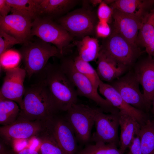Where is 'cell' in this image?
<instances>
[{
    "label": "cell",
    "instance_id": "6da1fadb",
    "mask_svg": "<svg viewBox=\"0 0 154 154\" xmlns=\"http://www.w3.org/2000/svg\"><path fill=\"white\" fill-rule=\"evenodd\" d=\"M38 74V82L47 89L58 112H66L77 103L78 95L75 88L60 65L48 63Z\"/></svg>",
    "mask_w": 154,
    "mask_h": 154
},
{
    "label": "cell",
    "instance_id": "7a4b0ae2",
    "mask_svg": "<svg viewBox=\"0 0 154 154\" xmlns=\"http://www.w3.org/2000/svg\"><path fill=\"white\" fill-rule=\"evenodd\" d=\"M18 119L46 121L58 112L47 89L38 82L25 89Z\"/></svg>",
    "mask_w": 154,
    "mask_h": 154
},
{
    "label": "cell",
    "instance_id": "3957f363",
    "mask_svg": "<svg viewBox=\"0 0 154 154\" xmlns=\"http://www.w3.org/2000/svg\"><path fill=\"white\" fill-rule=\"evenodd\" d=\"M23 44L19 51L29 78L42 71L50 58L62 57L56 47L40 39L33 41L30 40Z\"/></svg>",
    "mask_w": 154,
    "mask_h": 154
},
{
    "label": "cell",
    "instance_id": "277c9868",
    "mask_svg": "<svg viewBox=\"0 0 154 154\" xmlns=\"http://www.w3.org/2000/svg\"><path fill=\"white\" fill-rule=\"evenodd\" d=\"M60 64L61 68L76 88L78 96H83L95 102L104 112L116 113L118 110L106 99L98 94V89L90 80L75 68L72 58L63 57Z\"/></svg>",
    "mask_w": 154,
    "mask_h": 154
},
{
    "label": "cell",
    "instance_id": "5b68a950",
    "mask_svg": "<svg viewBox=\"0 0 154 154\" xmlns=\"http://www.w3.org/2000/svg\"><path fill=\"white\" fill-rule=\"evenodd\" d=\"M31 35L53 44L60 50L62 56L74 37L57 23L51 19L41 17L33 21Z\"/></svg>",
    "mask_w": 154,
    "mask_h": 154
},
{
    "label": "cell",
    "instance_id": "8992f818",
    "mask_svg": "<svg viewBox=\"0 0 154 154\" xmlns=\"http://www.w3.org/2000/svg\"><path fill=\"white\" fill-rule=\"evenodd\" d=\"M101 47L111 58L129 70L142 53L138 46L130 42L114 29Z\"/></svg>",
    "mask_w": 154,
    "mask_h": 154
},
{
    "label": "cell",
    "instance_id": "52a82bcc",
    "mask_svg": "<svg viewBox=\"0 0 154 154\" xmlns=\"http://www.w3.org/2000/svg\"><path fill=\"white\" fill-rule=\"evenodd\" d=\"M95 13L85 8L77 9L59 18L57 23L73 37H83L95 33L97 24Z\"/></svg>",
    "mask_w": 154,
    "mask_h": 154
},
{
    "label": "cell",
    "instance_id": "ba28073f",
    "mask_svg": "<svg viewBox=\"0 0 154 154\" xmlns=\"http://www.w3.org/2000/svg\"><path fill=\"white\" fill-rule=\"evenodd\" d=\"M97 108L76 103L66 112L65 117L73 129L77 140L81 143H86L91 139Z\"/></svg>",
    "mask_w": 154,
    "mask_h": 154
},
{
    "label": "cell",
    "instance_id": "9c48e42d",
    "mask_svg": "<svg viewBox=\"0 0 154 154\" xmlns=\"http://www.w3.org/2000/svg\"><path fill=\"white\" fill-rule=\"evenodd\" d=\"M108 84L117 90L127 103L145 112L148 110L133 70H129L125 74Z\"/></svg>",
    "mask_w": 154,
    "mask_h": 154
},
{
    "label": "cell",
    "instance_id": "30bf717a",
    "mask_svg": "<svg viewBox=\"0 0 154 154\" xmlns=\"http://www.w3.org/2000/svg\"><path fill=\"white\" fill-rule=\"evenodd\" d=\"M47 120L29 121L17 119L13 123L0 127V136L5 140V143L12 144L17 140L37 137L46 129Z\"/></svg>",
    "mask_w": 154,
    "mask_h": 154
},
{
    "label": "cell",
    "instance_id": "8fae6325",
    "mask_svg": "<svg viewBox=\"0 0 154 154\" xmlns=\"http://www.w3.org/2000/svg\"><path fill=\"white\" fill-rule=\"evenodd\" d=\"M101 108H97L94 115L96 131L91 139L95 143L119 144L118 129L119 126L118 113L106 114Z\"/></svg>",
    "mask_w": 154,
    "mask_h": 154
},
{
    "label": "cell",
    "instance_id": "7c38bea8",
    "mask_svg": "<svg viewBox=\"0 0 154 154\" xmlns=\"http://www.w3.org/2000/svg\"><path fill=\"white\" fill-rule=\"evenodd\" d=\"M47 124L64 154H77V139L65 117L55 115L47 120Z\"/></svg>",
    "mask_w": 154,
    "mask_h": 154
},
{
    "label": "cell",
    "instance_id": "4fadbf2b",
    "mask_svg": "<svg viewBox=\"0 0 154 154\" xmlns=\"http://www.w3.org/2000/svg\"><path fill=\"white\" fill-rule=\"evenodd\" d=\"M5 72L0 91V99L13 101L18 104L21 108L25 91L24 82L27 75L26 71L24 68L18 67Z\"/></svg>",
    "mask_w": 154,
    "mask_h": 154
},
{
    "label": "cell",
    "instance_id": "5bb4252c",
    "mask_svg": "<svg viewBox=\"0 0 154 154\" xmlns=\"http://www.w3.org/2000/svg\"><path fill=\"white\" fill-rule=\"evenodd\" d=\"M31 19L20 14L12 13L0 16V29L13 37L21 43L30 40L32 22Z\"/></svg>",
    "mask_w": 154,
    "mask_h": 154
},
{
    "label": "cell",
    "instance_id": "9a60e30c",
    "mask_svg": "<svg viewBox=\"0 0 154 154\" xmlns=\"http://www.w3.org/2000/svg\"><path fill=\"white\" fill-rule=\"evenodd\" d=\"M100 94L104 96L119 112L129 115L135 118L141 125L149 119L145 112L140 110L127 103L112 86L101 80L99 87Z\"/></svg>",
    "mask_w": 154,
    "mask_h": 154
},
{
    "label": "cell",
    "instance_id": "2e32d148",
    "mask_svg": "<svg viewBox=\"0 0 154 154\" xmlns=\"http://www.w3.org/2000/svg\"><path fill=\"white\" fill-rule=\"evenodd\" d=\"M113 9L114 29L130 42L136 44L139 32L143 19L119 10Z\"/></svg>",
    "mask_w": 154,
    "mask_h": 154
},
{
    "label": "cell",
    "instance_id": "e0dca14e",
    "mask_svg": "<svg viewBox=\"0 0 154 154\" xmlns=\"http://www.w3.org/2000/svg\"><path fill=\"white\" fill-rule=\"evenodd\" d=\"M133 71L142 86L143 94L149 109L154 95V59L148 56L138 63Z\"/></svg>",
    "mask_w": 154,
    "mask_h": 154
},
{
    "label": "cell",
    "instance_id": "ac0fdd59",
    "mask_svg": "<svg viewBox=\"0 0 154 154\" xmlns=\"http://www.w3.org/2000/svg\"><path fill=\"white\" fill-rule=\"evenodd\" d=\"M97 63L96 70L100 79L109 83L122 76L129 70L116 61L101 49Z\"/></svg>",
    "mask_w": 154,
    "mask_h": 154
},
{
    "label": "cell",
    "instance_id": "d6986e66",
    "mask_svg": "<svg viewBox=\"0 0 154 154\" xmlns=\"http://www.w3.org/2000/svg\"><path fill=\"white\" fill-rule=\"evenodd\" d=\"M118 116L121 130L119 149L123 154L135 136L139 135L141 125L135 118L129 115L119 112Z\"/></svg>",
    "mask_w": 154,
    "mask_h": 154
},
{
    "label": "cell",
    "instance_id": "ffe728a7",
    "mask_svg": "<svg viewBox=\"0 0 154 154\" xmlns=\"http://www.w3.org/2000/svg\"><path fill=\"white\" fill-rule=\"evenodd\" d=\"M154 6V0H117L110 5L119 10L142 19Z\"/></svg>",
    "mask_w": 154,
    "mask_h": 154
},
{
    "label": "cell",
    "instance_id": "44dd1931",
    "mask_svg": "<svg viewBox=\"0 0 154 154\" xmlns=\"http://www.w3.org/2000/svg\"><path fill=\"white\" fill-rule=\"evenodd\" d=\"M78 2L74 0H39V17L52 19L67 12Z\"/></svg>",
    "mask_w": 154,
    "mask_h": 154
},
{
    "label": "cell",
    "instance_id": "7402d4cb",
    "mask_svg": "<svg viewBox=\"0 0 154 154\" xmlns=\"http://www.w3.org/2000/svg\"><path fill=\"white\" fill-rule=\"evenodd\" d=\"M78 55L83 60L88 62L97 60L101 47L97 39L87 36L77 42Z\"/></svg>",
    "mask_w": 154,
    "mask_h": 154
},
{
    "label": "cell",
    "instance_id": "603a6c76",
    "mask_svg": "<svg viewBox=\"0 0 154 154\" xmlns=\"http://www.w3.org/2000/svg\"><path fill=\"white\" fill-rule=\"evenodd\" d=\"M12 13L20 14L33 20L39 17V0H6Z\"/></svg>",
    "mask_w": 154,
    "mask_h": 154
},
{
    "label": "cell",
    "instance_id": "cb8c5ba5",
    "mask_svg": "<svg viewBox=\"0 0 154 154\" xmlns=\"http://www.w3.org/2000/svg\"><path fill=\"white\" fill-rule=\"evenodd\" d=\"M154 37V8L145 17L139 30L136 44L145 48L152 42Z\"/></svg>",
    "mask_w": 154,
    "mask_h": 154
},
{
    "label": "cell",
    "instance_id": "d4e9b609",
    "mask_svg": "<svg viewBox=\"0 0 154 154\" xmlns=\"http://www.w3.org/2000/svg\"><path fill=\"white\" fill-rule=\"evenodd\" d=\"M19 106L15 102L6 99H0V124L7 125L15 121L20 112Z\"/></svg>",
    "mask_w": 154,
    "mask_h": 154
},
{
    "label": "cell",
    "instance_id": "484cf974",
    "mask_svg": "<svg viewBox=\"0 0 154 154\" xmlns=\"http://www.w3.org/2000/svg\"><path fill=\"white\" fill-rule=\"evenodd\" d=\"M142 154L154 153V120L149 119L141 125L139 133Z\"/></svg>",
    "mask_w": 154,
    "mask_h": 154
},
{
    "label": "cell",
    "instance_id": "4316f807",
    "mask_svg": "<svg viewBox=\"0 0 154 154\" xmlns=\"http://www.w3.org/2000/svg\"><path fill=\"white\" fill-rule=\"evenodd\" d=\"M37 138L39 142L40 154H64L48 124L46 129Z\"/></svg>",
    "mask_w": 154,
    "mask_h": 154
},
{
    "label": "cell",
    "instance_id": "83f0119b",
    "mask_svg": "<svg viewBox=\"0 0 154 154\" xmlns=\"http://www.w3.org/2000/svg\"><path fill=\"white\" fill-rule=\"evenodd\" d=\"M88 145L77 154H123L115 144L102 142Z\"/></svg>",
    "mask_w": 154,
    "mask_h": 154
},
{
    "label": "cell",
    "instance_id": "f1b7e54d",
    "mask_svg": "<svg viewBox=\"0 0 154 154\" xmlns=\"http://www.w3.org/2000/svg\"><path fill=\"white\" fill-rule=\"evenodd\" d=\"M72 59L74 65L76 69L88 78L94 87L98 89L101 80L96 70L89 62L83 60L78 55Z\"/></svg>",
    "mask_w": 154,
    "mask_h": 154
},
{
    "label": "cell",
    "instance_id": "f546056e",
    "mask_svg": "<svg viewBox=\"0 0 154 154\" xmlns=\"http://www.w3.org/2000/svg\"><path fill=\"white\" fill-rule=\"evenodd\" d=\"M21 60V56L19 50H8L0 55L1 70L5 72L17 68Z\"/></svg>",
    "mask_w": 154,
    "mask_h": 154
},
{
    "label": "cell",
    "instance_id": "4dcf8cb0",
    "mask_svg": "<svg viewBox=\"0 0 154 154\" xmlns=\"http://www.w3.org/2000/svg\"><path fill=\"white\" fill-rule=\"evenodd\" d=\"M21 42L0 29V55L13 46Z\"/></svg>",
    "mask_w": 154,
    "mask_h": 154
},
{
    "label": "cell",
    "instance_id": "1f68e13d",
    "mask_svg": "<svg viewBox=\"0 0 154 154\" xmlns=\"http://www.w3.org/2000/svg\"><path fill=\"white\" fill-rule=\"evenodd\" d=\"M113 11V9L102 1L99 5L97 10V16L99 21L109 23L112 18Z\"/></svg>",
    "mask_w": 154,
    "mask_h": 154
},
{
    "label": "cell",
    "instance_id": "d6a6232c",
    "mask_svg": "<svg viewBox=\"0 0 154 154\" xmlns=\"http://www.w3.org/2000/svg\"><path fill=\"white\" fill-rule=\"evenodd\" d=\"M111 32L108 23L101 21L98 22L95 29V33L98 37L107 38L110 35Z\"/></svg>",
    "mask_w": 154,
    "mask_h": 154
},
{
    "label": "cell",
    "instance_id": "836d02e7",
    "mask_svg": "<svg viewBox=\"0 0 154 154\" xmlns=\"http://www.w3.org/2000/svg\"><path fill=\"white\" fill-rule=\"evenodd\" d=\"M129 148V151L127 154H142L140 139L139 135L135 136Z\"/></svg>",
    "mask_w": 154,
    "mask_h": 154
},
{
    "label": "cell",
    "instance_id": "e575fe53",
    "mask_svg": "<svg viewBox=\"0 0 154 154\" xmlns=\"http://www.w3.org/2000/svg\"><path fill=\"white\" fill-rule=\"evenodd\" d=\"M7 154H40L38 151L29 147H25L20 150L12 148V149H7Z\"/></svg>",
    "mask_w": 154,
    "mask_h": 154
},
{
    "label": "cell",
    "instance_id": "d590c367",
    "mask_svg": "<svg viewBox=\"0 0 154 154\" xmlns=\"http://www.w3.org/2000/svg\"><path fill=\"white\" fill-rule=\"evenodd\" d=\"M11 8L6 0H0V16L5 17L11 11Z\"/></svg>",
    "mask_w": 154,
    "mask_h": 154
},
{
    "label": "cell",
    "instance_id": "8d00e7d4",
    "mask_svg": "<svg viewBox=\"0 0 154 154\" xmlns=\"http://www.w3.org/2000/svg\"><path fill=\"white\" fill-rule=\"evenodd\" d=\"M145 48L148 56L154 59V37L151 43Z\"/></svg>",
    "mask_w": 154,
    "mask_h": 154
},
{
    "label": "cell",
    "instance_id": "74e56055",
    "mask_svg": "<svg viewBox=\"0 0 154 154\" xmlns=\"http://www.w3.org/2000/svg\"><path fill=\"white\" fill-rule=\"evenodd\" d=\"M7 148L3 143L0 142V154H7Z\"/></svg>",
    "mask_w": 154,
    "mask_h": 154
},
{
    "label": "cell",
    "instance_id": "f35d334b",
    "mask_svg": "<svg viewBox=\"0 0 154 154\" xmlns=\"http://www.w3.org/2000/svg\"><path fill=\"white\" fill-rule=\"evenodd\" d=\"M89 2L93 6H96L98 5H100L102 2V0H90Z\"/></svg>",
    "mask_w": 154,
    "mask_h": 154
},
{
    "label": "cell",
    "instance_id": "ab89813d",
    "mask_svg": "<svg viewBox=\"0 0 154 154\" xmlns=\"http://www.w3.org/2000/svg\"><path fill=\"white\" fill-rule=\"evenodd\" d=\"M115 1V0H105L103 1L104 3L107 4L108 5V4H110V5L113 3Z\"/></svg>",
    "mask_w": 154,
    "mask_h": 154
},
{
    "label": "cell",
    "instance_id": "60d3db41",
    "mask_svg": "<svg viewBox=\"0 0 154 154\" xmlns=\"http://www.w3.org/2000/svg\"><path fill=\"white\" fill-rule=\"evenodd\" d=\"M151 105H152V106L153 111L154 115V95L152 100Z\"/></svg>",
    "mask_w": 154,
    "mask_h": 154
},
{
    "label": "cell",
    "instance_id": "b9f144b4",
    "mask_svg": "<svg viewBox=\"0 0 154 154\" xmlns=\"http://www.w3.org/2000/svg\"><path fill=\"white\" fill-rule=\"evenodd\" d=\"M153 154H154V153Z\"/></svg>",
    "mask_w": 154,
    "mask_h": 154
}]
</instances>
